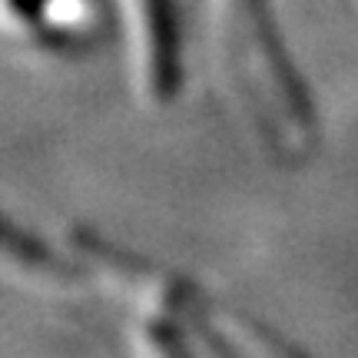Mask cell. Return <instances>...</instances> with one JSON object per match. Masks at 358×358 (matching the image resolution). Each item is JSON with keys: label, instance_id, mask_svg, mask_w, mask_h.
<instances>
[{"label": "cell", "instance_id": "1", "mask_svg": "<svg viewBox=\"0 0 358 358\" xmlns=\"http://www.w3.org/2000/svg\"><path fill=\"white\" fill-rule=\"evenodd\" d=\"M239 10L236 27H243L245 37V57L252 60V73L256 83L266 90V106L268 113L279 116V129L285 136H292L295 143L312 140V106L302 83L295 80V70L289 66L285 53H282L279 34L272 30L268 20V7L262 0H229Z\"/></svg>", "mask_w": 358, "mask_h": 358}, {"label": "cell", "instance_id": "2", "mask_svg": "<svg viewBox=\"0 0 358 358\" xmlns=\"http://www.w3.org/2000/svg\"><path fill=\"white\" fill-rule=\"evenodd\" d=\"M0 10L20 34L50 47H77L103 20L100 0H0Z\"/></svg>", "mask_w": 358, "mask_h": 358}, {"label": "cell", "instance_id": "3", "mask_svg": "<svg viewBox=\"0 0 358 358\" xmlns=\"http://www.w3.org/2000/svg\"><path fill=\"white\" fill-rule=\"evenodd\" d=\"M0 279L20 282L40 292H60L77 285V272L34 232L20 229L0 213Z\"/></svg>", "mask_w": 358, "mask_h": 358}, {"label": "cell", "instance_id": "4", "mask_svg": "<svg viewBox=\"0 0 358 358\" xmlns=\"http://www.w3.org/2000/svg\"><path fill=\"white\" fill-rule=\"evenodd\" d=\"M133 10L140 17L143 60L146 80L159 100L173 96L179 87V37L169 0H133Z\"/></svg>", "mask_w": 358, "mask_h": 358}]
</instances>
